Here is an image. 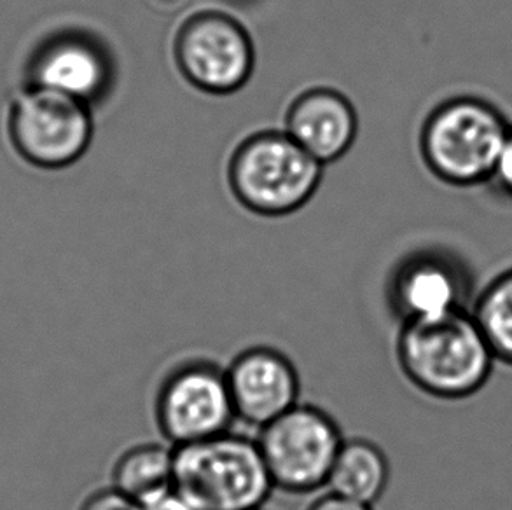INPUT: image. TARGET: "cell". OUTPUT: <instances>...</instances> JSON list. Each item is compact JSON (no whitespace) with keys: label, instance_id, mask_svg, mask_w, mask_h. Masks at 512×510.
Masks as SVG:
<instances>
[{"label":"cell","instance_id":"277c9868","mask_svg":"<svg viewBox=\"0 0 512 510\" xmlns=\"http://www.w3.org/2000/svg\"><path fill=\"white\" fill-rule=\"evenodd\" d=\"M256 441L273 486L292 495H308L327 488L345 439L324 409L298 404L259 428Z\"/></svg>","mask_w":512,"mask_h":510},{"label":"cell","instance_id":"6da1fadb","mask_svg":"<svg viewBox=\"0 0 512 510\" xmlns=\"http://www.w3.org/2000/svg\"><path fill=\"white\" fill-rule=\"evenodd\" d=\"M397 357L418 390L444 400L479 392L497 362L476 318L464 308L404 320Z\"/></svg>","mask_w":512,"mask_h":510},{"label":"cell","instance_id":"7a4b0ae2","mask_svg":"<svg viewBox=\"0 0 512 510\" xmlns=\"http://www.w3.org/2000/svg\"><path fill=\"white\" fill-rule=\"evenodd\" d=\"M173 490L196 510H261L275 486L257 441L226 432L173 448Z\"/></svg>","mask_w":512,"mask_h":510},{"label":"cell","instance_id":"e0dca14e","mask_svg":"<svg viewBox=\"0 0 512 510\" xmlns=\"http://www.w3.org/2000/svg\"><path fill=\"white\" fill-rule=\"evenodd\" d=\"M144 510H196L180 493L170 488L144 502Z\"/></svg>","mask_w":512,"mask_h":510},{"label":"cell","instance_id":"9a60e30c","mask_svg":"<svg viewBox=\"0 0 512 510\" xmlns=\"http://www.w3.org/2000/svg\"><path fill=\"white\" fill-rule=\"evenodd\" d=\"M472 315L495 359L512 366V269L483 290Z\"/></svg>","mask_w":512,"mask_h":510},{"label":"cell","instance_id":"ba28073f","mask_svg":"<svg viewBox=\"0 0 512 510\" xmlns=\"http://www.w3.org/2000/svg\"><path fill=\"white\" fill-rule=\"evenodd\" d=\"M177 56L184 74L212 93L238 90L254 62L249 35L222 14H201L189 21L180 32Z\"/></svg>","mask_w":512,"mask_h":510},{"label":"cell","instance_id":"30bf717a","mask_svg":"<svg viewBox=\"0 0 512 510\" xmlns=\"http://www.w3.org/2000/svg\"><path fill=\"white\" fill-rule=\"evenodd\" d=\"M107 74V63L93 44L83 37H60L49 41L35 55L30 67V86L88 104L91 98L100 95Z\"/></svg>","mask_w":512,"mask_h":510},{"label":"cell","instance_id":"5bb4252c","mask_svg":"<svg viewBox=\"0 0 512 510\" xmlns=\"http://www.w3.org/2000/svg\"><path fill=\"white\" fill-rule=\"evenodd\" d=\"M112 486L140 504L173 488V448L139 444L119 456Z\"/></svg>","mask_w":512,"mask_h":510},{"label":"cell","instance_id":"4fadbf2b","mask_svg":"<svg viewBox=\"0 0 512 510\" xmlns=\"http://www.w3.org/2000/svg\"><path fill=\"white\" fill-rule=\"evenodd\" d=\"M390 465L380 446L366 439L343 442L327 488L334 495L373 507L388 488Z\"/></svg>","mask_w":512,"mask_h":510},{"label":"cell","instance_id":"8992f818","mask_svg":"<svg viewBox=\"0 0 512 510\" xmlns=\"http://www.w3.org/2000/svg\"><path fill=\"white\" fill-rule=\"evenodd\" d=\"M7 135L14 151L30 165L62 168L81 158L90 144L88 105L28 86L9 105Z\"/></svg>","mask_w":512,"mask_h":510},{"label":"cell","instance_id":"5b68a950","mask_svg":"<svg viewBox=\"0 0 512 510\" xmlns=\"http://www.w3.org/2000/svg\"><path fill=\"white\" fill-rule=\"evenodd\" d=\"M322 163L291 135L264 133L245 142L231 168L238 198L259 214L280 215L301 207L319 184Z\"/></svg>","mask_w":512,"mask_h":510},{"label":"cell","instance_id":"3957f363","mask_svg":"<svg viewBox=\"0 0 512 510\" xmlns=\"http://www.w3.org/2000/svg\"><path fill=\"white\" fill-rule=\"evenodd\" d=\"M511 126L492 104L455 98L437 107L423 130L422 149L432 172L455 186L493 179Z\"/></svg>","mask_w":512,"mask_h":510},{"label":"cell","instance_id":"7c38bea8","mask_svg":"<svg viewBox=\"0 0 512 510\" xmlns=\"http://www.w3.org/2000/svg\"><path fill=\"white\" fill-rule=\"evenodd\" d=\"M464 283L450 262L422 257L409 262L395 278L397 310L409 318L434 317L462 308Z\"/></svg>","mask_w":512,"mask_h":510},{"label":"cell","instance_id":"52a82bcc","mask_svg":"<svg viewBox=\"0 0 512 510\" xmlns=\"http://www.w3.org/2000/svg\"><path fill=\"white\" fill-rule=\"evenodd\" d=\"M235 420L226 371L208 362L180 366L158 392L156 421L172 448L226 434Z\"/></svg>","mask_w":512,"mask_h":510},{"label":"cell","instance_id":"ac0fdd59","mask_svg":"<svg viewBox=\"0 0 512 510\" xmlns=\"http://www.w3.org/2000/svg\"><path fill=\"white\" fill-rule=\"evenodd\" d=\"M493 179L499 182V186L506 191L509 196H512V126L507 137L506 145L500 154L499 165L495 170Z\"/></svg>","mask_w":512,"mask_h":510},{"label":"cell","instance_id":"d6986e66","mask_svg":"<svg viewBox=\"0 0 512 510\" xmlns=\"http://www.w3.org/2000/svg\"><path fill=\"white\" fill-rule=\"evenodd\" d=\"M308 510H373V507L353 502V500L340 497V495H334V493L329 491L324 497L315 500Z\"/></svg>","mask_w":512,"mask_h":510},{"label":"cell","instance_id":"8fae6325","mask_svg":"<svg viewBox=\"0 0 512 510\" xmlns=\"http://www.w3.org/2000/svg\"><path fill=\"white\" fill-rule=\"evenodd\" d=\"M355 126L352 105L331 90L308 91L289 114V135L320 163L340 158L352 144Z\"/></svg>","mask_w":512,"mask_h":510},{"label":"cell","instance_id":"9c48e42d","mask_svg":"<svg viewBox=\"0 0 512 510\" xmlns=\"http://www.w3.org/2000/svg\"><path fill=\"white\" fill-rule=\"evenodd\" d=\"M229 395L238 420L263 428L299 404V374L284 353L256 346L226 369Z\"/></svg>","mask_w":512,"mask_h":510},{"label":"cell","instance_id":"2e32d148","mask_svg":"<svg viewBox=\"0 0 512 510\" xmlns=\"http://www.w3.org/2000/svg\"><path fill=\"white\" fill-rule=\"evenodd\" d=\"M79 510H144V505L112 486L86 498Z\"/></svg>","mask_w":512,"mask_h":510}]
</instances>
